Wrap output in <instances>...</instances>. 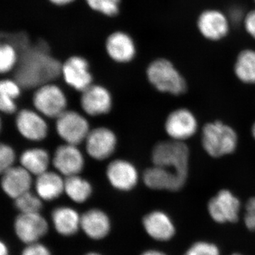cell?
Instances as JSON below:
<instances>
[{"label": "cell", "mask_w": 255, "mask_h": 255, "mask_svg": "<svg viewBox=\"0 0 255 255\" xmlns=\"http://www.w3.org/2000/svg\"><path fill=\"white\" fill-rule=\"evenodd\" d=\"M242 255L238 254V253H237V254H233V255Z\"/></svg>", "instance_id": "42"}, {"label": "cell", "mask_w": 255, "mask_h": 255, "mask_svg": "<svg viewBox=\"0 0 255 255\" xmlns=\"http://www.w3.org/2000/svg\"><path fill=\"white\" fill-rule=\"evenodd\" d=\"M1 174V188L5 194L11 199H16L30 191L32 174L21 166H14Z\"/></svg>", "instance_id": "20"}, {"label": "cell", "mask_w": 255, "mask_h": 255, "mask_svg": "<svg viewBox=\"0 0 255 255\" xmlns=\"http://www.w3.org/2000/svg\"><path fill=\"white\" fill-rule=\"evenodd\" d=\"M65 82L78 91L83 92L92 85V76L88 61L80 55H73L62 65Z\"/></svg>", "instance_id": "11"}, {"label": "cell", "mask_w": 255, "mask_h": 255, "mask_svg": "<svg viewBox=\"0 0 255 255\" xmlns=\"http://www.w3.org/2000/svg\"><path fill=\"white\" fill-rule=\"evenodd\" d=\"M252 134H253V136L254 137L255 139V124H253V128H252Z\"/></svg>", "instance_id": "40"}, {"label": "cell", "mask_w": 255, "mask_h": 255, "mask_svg": "<svg viewBox=\"0 0 255 255\" xmlns=\"http://www.w3.org/2000/svg\"><path fill=\"white\" fill-rule=\"evenodd\" d=\"M62 65L50 55L48 45L41 42L20 52L14 80L23 88H38L59 78Z\"/></svg>", "instance_id": "1"}, {"label": "cell", "mask_w": 255, "mask_h": 255, "mask_svg": "<svg viewBox=\"0 0 255 255\" xmlns=\"http://www.w3.org/2000/svg\"><path fill=\"white\" fill-rule=\"evenodd\" d=\"M140 255H167L163 252L157 251V250H149L143 252Z\"/></svg>", "instance_id": "38"}, {"label": "cell", "mask_w": 255, "mask_h": 255, "mask_svg": "<svg viewBox=\"0 0 255 255\" xmlns=\"http://www.w3.org/2000/svg\"><path fill=\"white\" fill-rule=\"evenodd\" d=\"M21 86L15 80H2L0 83V97L15 100L21 93Z\"/></svg>", "instance_id": "32"}, {"label": "cell", "mask_w": 255, "mask_h": 255, "mask_svg": "<svg viewBox=\"0 0 255 255\" xmlns=\"http://www.w3.org/2000/svg\"><path fill=\"white\" fill-rule=\"evenodd\" d=\"M80 228L87 237L99 241L108 236L111 230V221L102 210L90 209L82 215Z\"/></svg>", "instance_id": "21"}, {"label": "cell", "mask_w": 255, "mask_h": 255, "mask_svg": "<svg viewBox=\"0 0 255 255\" xmlns=\"http://www.w3.org/2000/svg\"><path fill=\"white\" fill-rule=\"evenodd\" d=\"M48 1L55 6H65L72 4L75 0H48Z\"/></svg>", "instance_id": "37"}, {"label": "cell", "mask_w": 255, "mask_h": 255, "mask_svg": "<svg viewBox=\"0 0 255 255\" xmlns=\"http://www.w3.org/2000/svg\"><path fill=\"white\" fill-rule=\"evenodd\" d=\"M80 104L82 110L88 115H103L108 114L112 109V96L105 87L92 85L82 92Z\"/></svg>", "instance_id": "17"}, {"label": "cell", "mask_w": 255, "mask_h": 255, "mask_svg": "<svg viewBox=\"0 0 255 255\" xmlns=\"http://www.w3.org/2000/svg\"><path fill=\"white\" fill-rule=\"evenodd\" d=\"M64 188L65 180L56 172L46 171L37 176L35 189L42 200L50 201L58 199L64 192Z\"/></svg>", "instance_id": "23"}, {"label": "cell", "mask_w": 255, "mask_h": 255, "mask_svg": "<svg viewBox=\"0 0 255 255\" xmlns=\"http://www.w3.org/2000/svg\"><path fill=\"white\" fill-rule=\"evenodd\" d=\"M147 76L152 86L159 92L180 95L187 90V83L182 75L172 62L164 58H158L149 65Z\"/></svg>", "instance_id": "3"}, {"label": "cell", "mask_w": 255, "mask_h": 255, "mask_svg": "<svg viewBox=\"0 0 255 255\" xmlns=\"http://www.w3.org/2000/svg\"><path fill=\"white\" fill-rule=\"evenodd\" d=\"M164 128L172 140L183 142L196 133L198 122L195 116L190 111L178 109L169 114Z\"/></svg>", "instance_id": "9"}, {"label": "cell", "mask_w": 255, "mask_h": 255, "mask_svg": "<svg viewBox=\"0 0 255 255\" xmlns=\"http://www.w3.org/2000/svg\"><path fill=\"white\" fill-rule=\"evenodd\" d=\"M107 177L111 185L122 191H128L138 182V172L135 166L124 159H115L109 164Z\"/></svg>", "instance_id": "13"}, {"label": "cell", "mask_w": 255, "mask_h": 255, "mask_svg": "<svg viewBox=\"0 0 255 255\" xmlns=\"http://www.w3.org/2000/svg\"><path fill=\"white\" fill-rule=\"evenodd\" d=\"M201 142L210 156L223 157L237 148L238 135L233 128L221 122H214L203 128Z\"/></svg>", "instance_id": "2"}, {"label": "cell", "mask_w": 255, "mask_h": 255, "mask_svg": "<svg viewBox=\"0 0 255 255\" xmlns=\"http://www.w3.org/2000/svg\"><path fill=\"white\" fill-rule=\"evenodd\" d=\"M107 54L114 61L127 63L131 61L136 54V48L132 37L122 31H114L105 42Z\"/></svg>", "instance_id": "16"}, {"label": "cell", "mask_w": 255, "mask_h": 255, "mask_svg": "<svg viewBox=\"0 0 255 255\" xmlns=\"http://www.w3.org/2000/svg\"><path fill=\"white\" fill-rule=\"evenodd\" d=\"M85 142L88 155L97 160H104L113 154L117 139L110 129L99 127L90 130Z\"/></svg>", "instance_id": "12"}, {"label": "cell", "mask_w": 255, "mask_h": 255, "mask_svg": "<svg viewBox=\"0 0 255 255\" xmlns=\"http://www.w3.org/2000/svg\"><path fill=\"white\" fill-rule=\"evenodd\" d=\"M0 255H9V249L4 242L0 243Z\"/></svg>", "instance_id": "39"}, {"label": "cell", "mask_w": 255, "mask_h": 255, "mask_svg": "<svg viewBox=\"0 0 255 255\" xmlns=\"http://www.w3.org/2000/svg\"><path fill=\"white\" fill-rule=\"evenodd\" d=\"M198 28L204 38L211 41H219L227 36L229 21L226 15L219 10L208 9L199 15Z\"/></svg>", "instance_id": "15"}, {"label": "cell", "mask_w": 255, "mask_h": 255, "mask_svg": "<svg viewBox=\"0 0 255 255\" xmlns=\"http://www.w3.org/2000/svg\"><path fill=\"white\" fill-rule=\"evenodd\" d=\"M18 60V51L9 43H1L0 46V71L6 73L16 68Z\"/></svg>", "instance_id": "29"}, {"label": "cell", "mask_w": 255, "mask_h": 255, "mask_svg": "<svg viewBox=\"0 0 255 255\" xmlns=\"http://www.w3.org/2000/svg\"><path fill=\"white\" fill-rule=\"evenodd\" d=\"M241 201L231 191L221 190L208 204V211L215 222L236 223L239 219Z\"/></svg>", "instance_id": "7"}, {"label": "cell", "mask_w": 255, "mask_h": 255, "mask_svg": "<svg viewBox=\"0 0 255 255\" xmlns=\"http://www.w3.org/2000/svg\"><path fill=\"white\" fill-rule=\"evenodd\" d=\"M48 223L40 213L20 214L14 221V231L18 239L26 245L38 243L48 233Z\"/></svg>", "instance_id": "8"}, {"label": "cell", "mask_w": 255, "mask_h": 255, "mask_svg": "<svg viewBox=\"0 0 255 255\" xmlns=\"http://www.w3.org/2000/svg\"><path fill=\"white\" fill-rule=\"evenodd\" d=\"M53 164L60 174L68 177L78 175L83 169L85 161L81 151L76 145L66 143L55 150Z\"/></svg>", "instance_id": "14"}, {"label": "cell", "mask_w": 255, "mask_h": 255, "mask_svg": "<svg viewBox=\"0 0 255 255\" xmlns=\"http://www.w3.org/2000/svg\"><path fill=\"white\" fill-rule=\"evenodd\" d=\"M142 225L147 234L155 241L165 242L172 239L176 229L169 215L161 211H154L146 215Z\"/></svg>", "instance_id": "19"}, {"label": "cell", "mask_w": 255, "mask_h": 255, "mask_svg": "<svg viewBox=\"0 0 255 255\" xmlns=\"http://www.w3.org/2000/svg\"></svg>", "instance_id": "43"}, {"label": "cell", "mask_w": 255, "mask_h": 255, "mask_svg": "<svg viewBox=\"0 0 255 255\" xmlns=\"http://www.w3.org/2000/svg\"><path fill=\"white\" fill-rule=\"evenodd\" d=\"M142 179L145 185L154 190L177 191L184 187L187 177L171 169L154 165L145 169Z\"/></svg>", "instance_id": "10"}, {"label": "cell", "mask_w": 255, "mask_h": 255, "mask_svg": "<svg viewBox=\"0 0 255 255\" xmlns=\"http://www.w3.org/2000/svg\"><path fill=\"white\" fill-rule=\"evenodd\" d=\"M184 255H221L219 248L214 243L199 241L194 243Z\"/></svg>", "instance_id": "30"}, {"label": "cell", "mask_w": 255, "mask_h": 255, "mask_svg": "<svg viewBox=\"0 0 255 255\" xmlns=\"http://www.w3.org/2000/svg\"><path fill=\"white\" fill-rule=\"evenodd\" d=\"M33 103L38 113L49 118H58L66 111L67 100L61 89L53 84L37 88Z\"/></svg>", "instance_id": "5"}, {"label": "cell", "mask_w": 255, "mask_h": 255, "mask_svg": "<svg viewBox=\"0 0 255 255\" xmlns=\"http://www.w3.org/2000/svg\"><path fill=\"white\" fill-rule=\"evenodd\" d=\"M85 255H102L99 254V253H94V252H92V253H87V254Z\"/></svg>", "instance_id": "41"}, {"label": "cell", "mask_w": 255, "mask_h": 255, "mask_svg": "<svg viewBox=\"0 0 255 255\" xmlns=\"http://www.w3.org/2000/svg\"><path fill=\"white\" fill-rule=\"evenodd\" d=\"M90 9L107 17H114L120 11L122 0H85Z\"/></svg>", "instance_id": "28"}, {"label": "cell", "mask_w": 255, "mask_h": 255, "mask_svg": "<svg viewBox=\"0 0 255 255\" xmlns=\"http://www.w3.org/2000/svg\"><path fill=\"white\" fill-rule=\"evenodd\" d=\"M16 126L23 137L33 141L43 140L48 133L46 122L39 114L34 111H20L16 115Z\"/></svg>", "instance_id": "18"}, {"label": "cell", "mask_w": 255, "mask_h": 255, "mask_svg": "<svg viewBox=\"0 0 255 255\" xmlns=\"http://www.w3.org/2000/svg\"><path fill=\"white\" fill-rule=\"evenodd\" d=\"M244 25L247 32L255 39V9L250 11L246 15Z\"/></svg>", "instance_id": "36"}, {"label": "cell", "mask_w": 255, "mask_h": 255, "mask_svg": "<svg viewBox=\"0 0 255 255\" xmlns=\"http://www.w3.org/2000/svg\"><path fill=\"white\" fill-rule=\"evenodd\" d=\"M245 224L248 229L255 231V197L251 198L246 204Z\"/></svg>", "instance_id": "33"}, {"label": "cell", "mask_w": 255, "mask_h": 255, "mask_svg": "<svg viewBox=\"0 0 255 255\" xmlns=\"http://www.w3.org/2000/svg\"><path fill=\"white\" fill-rule=\"evenodd\" d=\"M189 158L188 146L183 142L173 140L158 142L152 152L154 165L171 169L187 177Z\"/></svg>", "instance_id": "4"}, {"label": "cell", "mask_w": 255, "mask_h": 255, "mask_svg": "<svg viewBox=\"0 0 255 255\" xmlns=\"http://www.w3.org/2000/svg\"><path fill=\"white\" fill-rule=\"evenodd\" d=\"M15 159H16V155L12 147L6 144H1L0 145V172L1 173L14 167Z\"/></svg>", "instance_id": "31"}, {"label": "cell", "mask_w": 255, "mask_h": 255, "mask_svg": "<svg viewBox=\"0 0 255 255\" xmlns=\"http://www.w3.org/2000/svg\"><path fill=\"white\" fill-rule=\"evenodd\" d=\"M41 200L39 196L28 191L14 199V205L20 214H35L42 209Z\"/></svg>", "instance_id": "27"}, {"label": "cell", "mask_w": 255, "mask_h": 255, "mask_svg": "<svg viewBox=\"0 0 255 255\" xmlns=\"http://www.w3.org/2000/svg\"><path fill=\"white\" fill-rule=\"evenodd\" d=\"M21 255H51V253L44 245L39 243L27 245L24 248Z\"/></svg>", "instance_id": "34"}, {"label": "cell", "mask_w": 255, "mask_h": 255, "mask_svg": "<svg viewBox=\"0 0 255 255\" xmlns=\"http://www.w3.org/2000/svg\"><path fill=\"white\" fill-rule=\"evenodd\" d=\"M19 160L21 167L31 174L38 176L48 171L50 156L44 149H28L21 153Z\"/></svg>", "instance_id": "24"}, {"label": "cell", "mask_w": 255, "mask_h": 255, "mask_svg": "<svg viewBox=\"0 0 255 255\" xmlns=\"http://www.w3.org/2000/svg\"><path fill=\"white\" fill-rule=\"evenodd\" d=\"M56 130L67 144L76 146L86 140L90 131L88 122L83 116L67 110L57 118Z\"/></svg>", "instance_id": "6"}, {"label": "cell", "mask_w": 255, "mask_h": 255, "mask_svg": "<svg viewBox=\"0 0 255 255\" xmlns=\"http://www.w3.org/2000/svg\"><path fill=\"white\" fill-rule=\"evenodd\" d=\"M0 110L5 114L14 113L16 110L15 100L6 98V97H0Z\"/></svg>", "instance_id": "35"}, {"label": "cell", "mask_w": 255, "mask_h": 255, "mask_svg": "<svg viewBox=\"0 0 255 255\" xmlns=\"http://www.w3.org/2000/svg\"><path fill=\"white\" fill-rule=\"evenodd\" d=\"M235 73L241 81L246 84L255 83V50H243L235 64Z\"/></svg>", "instance_id": "26"}, {"label": "cell", "mask_w": 255, "mask_h": 255, "mask_svg": "<svg viewBox=\"0 0 255 255\" xmlns=\"http://www.w3.org/2000/svg\"><path fill=\"white\" fill-rule=\"evenodd\" d=\"M52 222L55 231L63 236L76 234L80 228L81 216L78 211L68 206H60L52 212Z\"/></svg>", "instance_id": "22"}, {"label": "cell", "mask_w": 255, "mask_h": 255, "mask_svg": "<svg viewBox=\"0 0 255 255\" xmlns=\"http://www.w3.org/2000/svg\"><path fill=\"white\" fill-rule=\"evenodd\" d=\"M64 192L72 201L78 204L85 202L92 195L90 183L79 175L65 178Z\"/></svg>", "instance_id": "25"}]
</instances>
